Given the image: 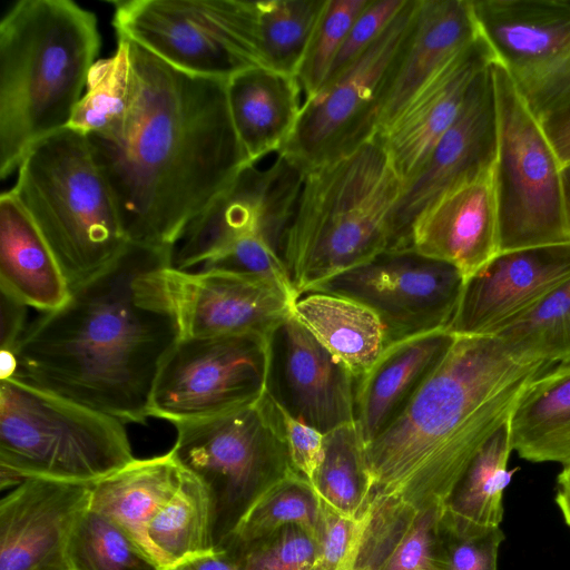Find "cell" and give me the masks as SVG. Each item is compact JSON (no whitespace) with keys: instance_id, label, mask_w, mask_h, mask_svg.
<instances>
[{"instance_id":"26","label":"cell","mask_w":570,"mask_h":570,"mask_svg":"<svg viewBox=\"0 0 570 570\" xmlns=\"http://www.w3.org/2000/svg\"><path fill=\"white\" fill-rule=\"evenodd\" d=\"M442 512L373 495L351 570H441L436 534Z\"/></svg>"},{"instance_id":"46","label":"cell","mask_w":570,"mask_h":570,"mask_svg":"<svg viewBox=\"0 0 570 570\" xmlns=\"http://www.w3.org/2000/svg\"><path fill=\"white\" fill-rule=\"evenodd\" d=\"M541 126L550 140L561 165L570 163V106L559 110L544 120Z\"/></svg>"},{"instance_id":"50","label":"cell","mask_w":570,"mask_h":570,"mask_svg":"<svg viewBox=\"0 0 570 570\" xmlns=\"http://www.w3.org/2000/svg\"><path fill=\"white\" fill-rule=\"evenodd\" d=\"M561 177L564 209L570 225V163L562 166Z\"/></svg>"},{"instance_id":"8","label":"cell","mask_w":570,"mask_h":570,"mask_svg":"<svg viewBox=\"0 0 570 570\" xmlns=\"http://www.w3.org/2000/svg\"><path fill=\"white\" fill-rule=\"evenodd\" d=\"M170 450L205 488L220 549L257 497L292 466L278 409L267 392L243 407L178 422Z\"/></svg>"},{"instance_id":"3","label":"cell","mask_w":570,"mask_h":570,"mask_svg":"<svg viewBox=\"0 0 570 570\" xmlns=\"http://www.w3.org/2000/svg\"><path fill=\"white\" fill-rule=\"evenodd\" d=\"M551 367L513 356L495 336L455 335L405 409L366 445L372 494L443 508L528 385Z\"/></svg>"},{"instance_id":"29","label":"cell","mask_w":570,"mask_h":570,"mask_svg":"<svg viewBox=\"0 0 570 570\" xmlns=\"http://www.w3.org/2000/svg\"><path fill=\"white\" fill-rule=\"evenodd\" d=\"M184 472L171 451L135 459L90 485L89 508L118 522L148 549L147 528L176 493Z\"/></svg>"},{"instance_id":"45","label":"cell","mask_w":570,"mask_h":570,"mask_svg":"<svg viewBox=\"0 0 570 570\" xmlns=\"http://www.w3.org/2000/svg\"><path fill=\"white\" fill-rule=\"evenodd\" d=\"M24 303L0 291V351L14 352L28 324Z\"/></svg>"},{"instance_id":"25","label":"cell","mask_w":570,"mask_h":570,"mask_svg":"<svg viewBox=\"0 0 570 570\" xmlns=\"http://www.w3.org/2000/svg\"><path fill=\"white\" fill-rule=\"evenodd\" d=\"M479 36L470 0H419L380 131L434 75Z\"/></svg>"},{"instance_id":"9","label":"cell","mask_w":570,"mask_h":570,"mask_svg":"<svg viewBox=\"0 0 570 570\" xmlns=\"http://www.w3.org/2000/svg\"><path fill=\"white\" fill-rule=\"evenodd\" d=\"M498 147L492 180L499 253L570 242L562 165L507 72L492 63Z\"/></svg>"},{"instance_id":"12","label":"cell","mask_w":570,"mask_h":570,"mask_svg":"<svg viewBox=\"0 0 570 570\" xmlns=\"http://www.w3.org/2000/svg\"><path fill=\"white\" fill-rule=\"evenodd\" d=\"M267 372V336L180 337L157 374L149 417L175 424L252 404L266 393Z\"/></svg>"},{"instance_id":"33","label":"cell","mask_w":570,"mask_h":570,"mask_svg":"<svg viewBox=\"0 0 570 570\" xmlns=\"http://www.w3.org/2000/svg\"><path fill=\"white\" fill-rule=\"evenodd\" d=\"M312 485L338 513L361 519L372 500L366 446L355 422L324 434L323 456Z\"/></svg>"},{"instance_id":"34","label":"cell","mask_w":570,"mask_h":570,"mask_svg":"<svg viewBox=\"0 0 570 570\" xmlns=\"http://www.w3.org/2000/svg\"><path fill=\"white\" fill-rule=\"evenodd\" d=\"M320 509L313 485L292 471L257 497L220 549L236 550L289 524H299L317 537Z\"/></svg>"},{"instance_id":"32","label":"cell","mask_w":570,"mask_h":570,"mask_svg":"<svg viewBox=\"0 0 570 570\" xmlns=\"http://www.w3.org/2000/svg\"><path fill=\"white\" fill-rule=\"evenodd\" d=\"M146 540L163 568L215 549L207 492L188 471L176 493L150 521Z\"/></svg>"},{"instance_id":"11","label":"cell","mask_w":570,"mask_h":570,"mask_svg":"<svg viewBox=\"0 0 570 570\" xmlns=\"http://www.w3.org/2000/svg\"><path fill=\"white\" fill-rule=\"evenodd\" d=\"M118 38L137 43L181 71L227 80L266 67L258 40L256 1H111Z\"/></svg>"},{"instance_id":"41","label":"cell","mask_w":570,"mask_h":570,"mask_svg":"<svg viewBox=\"0 0 570 570\" xmlns=\"http://www.w3.org/2000/svg\"><path fill=\"white\" fill-rule=\"evenodd\" d=\"M504 540L500 527L459 524L443 517L436 534L441 570H498L499 548Z\"/></svg>"},{"instance_id":"47","label":"cell","mask_w":570,"mask_h":570,"mask_svg":"<svg viewBox=\"0 0 570 570\" xmlns=\"http://www.w3.org/2000/svg\"><path fill=\"white\" fill-rule=\"evenodd\" d=\"M163 570H239V568L235 558L226 550L213 549L163 568Z\"/></svg>"},{"instance_id":"23","label":"cell","mask_w":570,"mask_h":570,"mask_svg":"<svg viewBox=\"0 0 570 570\" xmlns=\"http://www.w3.org/2000/svg\"><path fill=\"white\" fill-rule=\"evenodd\" d=\"M454 338L450 331L438 330L392 343L358 379L355 423L365 446L405 409Z\"/></svg>"},{"instance_id":"21","label":"cell","mask_w":570,"mask_h":570,"mask_svg":"<svg viewBox=\"0 0 570 570\" xmlns=\"http://www.w3.org/2000/svg\"><path fill=\"white\" fill-rule=\"evenodd\" d=\"M493 62V53L480 35L379 132L402 185L454 122L476 77Z\"/></svg>"},{"instance_id":"22","label":"cell","mask_w":570,"mask_h":570,"mask_svg":"<svg viewBox=\"0 0 570 570\" xmlns=\"http://www.w3.org/2000/svg\"><path fill=\"white\" fill-rule=\"evenodd\" d=\"M404 249L452 265L465 281L481 271L499 253L492 174L425 208L414 220Z\"/></svg>"},{"instance_id":"16","label":"cell","mask_w":570,"mask_h":570,"mask_svg":"<svg viewBox=\"0 0 570 570\" xmlns=\"http://www.w3.org/2000/svg\"><path fill=\"white\" fill-rule=\"evenodd\" d=\"M498 115L492 65L474 80L461 111L424 163L403 185L389 249H403L416 217L449 191L492 174Z\"/></svg>"},{"instance_id":"19","label":"cell","mask_w":570,"mask_h":570,"mask_svg":"<svg viewBox=\"0 0 570 570\" xmlns=\"http://www.w3.org/2000/svg\"><path fill=\"white\" fill-rule=\"evenodd\" d=\"M568 279L570 242L498 253L465 281L448 330L497 336Z\"/></svg>"},{"instance_id":"6","label":"cell","mask_w":570,"mask_h":570,"mask_svg":"<svg viewBox=\"0 0 570 570\" xmlns=\"http://www.w3.org/2000/svg\"><path fill=\"white\" fill-rule=\"evenodd\" d=\"M10 191L49 245L70 288L105 269L128 243L86 136L69 127L28 150Z\"/></svg>"},{"instance_id":"42","label":"cell","mask_w":570,"mask_h":570,"mask_svg":"<svg viewBox=\"0 0 570 570\" xmlns=\"http://www.w3.org/2000/svg\"><path fill=\"white\" fill-rule=\"evenodd\" d=\"M361 530L362 518L343 515L321 500L318 549L311 570H351Z\"/></svg>"},{"instance_id":"13","label":"cell","mask_w":570,"mask_h":570,"mask_svg":"<svg viewBox=\"0 0 570 570\" xmlns=\"http://www.w3.org/2000/svg\"><path fill=\"white\" fill-rule=\"evenodd\" d=\"M494 62L541 122L570 106L568 0H470Z\"/></svg>"},{"instance_id":"10","label":"cell","mask_w":570,"mask_h":570,"mask_svg":"<svg viewBox=\"0 0 570 570\" xmlns=\"http://www.w3.org/2000/svg\"><path fill=\"white\" fill-rule=\"evenodd\" d=\"M417 6L419 0H406L361 56L304 100L296 127L279 154L306 173L351 154L380 132Z\"/></svg>"},{"instance_id":"2","label":"cell","mask_w":570,"mask_h":570,"mask_svg":"<svg viewBox=\"0 0 570 570\" xmlns=\"http://www.w3.org/2000/svg\"><path fill=\"white\" fill-rule=\"evenodd\" d=\"M175 247L127 243L67 302L31 322L14 376L122 422L144 423L159 368L180 338L163 282Z\"/></svg>"},{"instance_id":"37","label":"cell","mask_w":570,"mask_h":570,"mask_svg":"<svg viewBox=\"0 0 570 570\" xmlns=\"http://www.w3.org/2000/svg\"><path fill=\"white\" fill-rule=\"evenodd\" d=\"M325 0L256 1L259 47L265 66L295 75Z\"/></svg>"},{"instance_id":"36","label":"cell","mask_w":570,"mask_h":570,"mask_svg":"<svg viewBox=\"0 0 570 570\" xmlns=\"http://www.w3.org/2000/svg\"><path fill=\"white\" fill-rule=\"evenodd\" d=\"M495 337L523 361L570 364V279Z\"/></svg>"},{"instance_id":"5","label":"cell","mask_w":570,"mask_h":570,"mask_svg":"<svg viewBox=\"0 0 570 570\" xmlns=\"http://www.w3.org/2000/svg\"><path fill=\"white\" fill-rule=\"evenodd\" d=\"M401 190L380 134L304 174L283 255L297 297L389 249Z\"/></svg>"},{"instance_id":"48","label":"cell","mask_w":570,"mask_h":570,"mask_svg":"<svg viewBox=\"0 0 570 570\" xmlns=\"http://www.w3.org/2000/svg\"><path fill=\"white\" fill-rule=\"evenodd\" d=\"M556 502L570 528V464L564 465L557 478Z\"/></svg>"},{"instance_id":"7","label":"cell","mask_w":570,"mask_h":570,"mask_svg":"<svg viewBox=\"0 0 570 570\" xmlns=\"http://www.w3.org/2000/svg\"><path fill=\"white\" fill-rule=\"evenodd\" d=\"M124 422L17 376L0 383V488L92 484L131 463Z\"/></svg>"},{"instance_id":"1","label":"cell","mask_w":570,"mask_h":570,"mask_svg":"<svg viewBox=\"0 0 570 570\" xmlns=\"http://www.w3.org/2000/svg\"><path fill=\"white\" fill-rule=\"evenodd\" d=\"M129 42L126 112L118 126L85 136L127 242L175 247L249 164L226 80L181 71Z\"/></svg>"},{"instance_id":"40","label":"cell","mask_w":570,"mask_h":570,"mask_svg":"<svg viewBox=\"0 0 570 570\" xmlns=\"http://www.w3.org/2000/svg\"><path fill=\"white\" fill-rule=\"evenodd\" d=\"M317 537L299 524L286 525L230 553L239 570H311L317 556Z\"/></svg>"},{"instance_id":"18","label":"cell","mask_w":570,"mask_h":570,"mask_svg":"<svg viewBox=\"0 0 570 570\" xmlns=\"http://www.w3.org/2000/svg\"><path fill=\"white\" fill-rule=\"evenodd\" d=\"M180 337L269 333L288 315L296 297L277 284L222 272L163 271Z\"/></svg>"},{"instance_id":"39","label":"cell","mask_w":570,"mask_h":570,"mask_svg":"<svg viewBox=\"0 0 570 570\" xmlns=\"http://www.w3.org/2000/svg\"><path fill=\"white\" fill-rule=\"evenodd\" d=\"M370 0H325L296 72L304 100L327 79L347 32Z\"/></svg>"},{"instance_id":"43","label":"cell","mask_w":570,"mask_h":570,"mask_svg":"<svg viewBox=\"0 0 570 570\" xmlns=\"http://www.w3.org/2000/svg\"><path fill=\"white\" fill-rule=\"evenodd\" d=\"M405 2L370 0L351 26L327 79L361 56L386 30Z\"/></svg>"},{"instance_id":"44","label":"cell","mask_w":570,"mask_h":570,"mask_svg":"<svg viewBox=\"0 0 570 570\" xmlns=\"http://www.w3.org/2000/svg\"><path fill=\"white\" fill-rule=\"evenodd\" d=\"M277 409L292 466L312 484L323 456L324 434Z\"/></svg>"},{"instance_id":"17","label":"cell","mask_w":570,"mask_h":570,"mask_svg":"<svg viewBox=\"0 0 570 570\" xmlns=\"http://www.w3.org/2000/svg\"><path fill=\"white\" fill-rule=\"evenodd\" d=\"M266 392L323 434L355 422L357 379L292 313L267 336Z\"/></svg>"},{"instance_id":"27","label":"cell","mask_w":570,"mask_h":570,"mask_svg":"<svg viewBox=\"0 0 570 570\" xmlns=\"http://www.w3.org/2000/svg\"><path fill=\"white\" fill-rule=\"evenodd\" d=\"M0 291L42 313L63 305L71 292L49 245L10 190L0 195Z\"/></svg>"},{"instance_id":"49","label":"cell","mask_w":570,"mask_h":570,"mask_svg":"<svg viewBox=\"0 0 570 570\" xmlns=\"http://www.w3.org/2000/svg\"><path fill=\"white\" fill-rule=\"evenodd\" d=\"M0 379H8L14 376L17 373L18 364L14 352L0 351Z\"/></svg>"},{"instance_id":"4","label":"cell","mask_w":570,"mask_h":570,"mask_svg":"<svg viewBox=\"0 0 570 570\" xmlns=\"http://www.w3.org/2000/svg\"><path fill=\"white\" fill-rule=\"evenodd\" d=\"M94 12L70 0H20L0 22V178L69 126L97 61Z\"/></svg>"},{"instance_id":"35","label":"cell","mask_w":570,"mask_h":570,"mask_svg":"<svg viewBox=\"0 0 570 570\" xmlns=\"http://www.w3.org/2000/svg\"><path fill=\"white\" fill-rule=\"evenodd\" d=\"M66 564L67 570H163L128 530L89 507L70 534Z\"/></svg>"},{"instance_id":"38","label":"cell","mask_w":570,"mask_h":570,"mask_svg":"<svg viewBox=\"0 0 570 570\" xmlns=\"http://www.w3.org/2000/svg\"><path fill=\"white\" fill-rule=\"evenodd\" d=\"M129 86L130 42L118 38L115 53L97 60L90 68L86 92L76 106L68 127L88 135L118 126L127 109Z\"/></svg>"},{"instance_id":"14","label":"cell","mask_w":570,"mask_h":570,"mask_svg":"<svg viewBox=\"0 0 570 570\" xmlns=\"http://www.w3.org/2000/svg\"><path fill=\"white\" fill-rule=\"evenodd\" d=\"M464 283L463 275L452 265L412 249H386L308 292L331 293L362 303L380 318L390 345L448 330Z\"/></svg>"},{"instance_id":"20","label":"cell","mask_w":570,"mask_h":570,"mask_svg":"<svg viewBox=\"0 0 570 570\" xmlns=\"http://www.w3.org/2000/svg\"><path fill=\"white\" fill-rule=\"evenodd\" d=\"M90 485L32 478L1 499L0 570H67V544Z\"/></svg>"},{"instance_id":"24","label":"cell","mask_w":570,"mask_h":570,"mask_svg":"<svg viewBox=\"0 0 570 570\" xmlns=\"http://www.w3.org/2000/svg\"><path fill=\"white\" fill-rule=\"evenodd\" d=\"M230 119L249 165L277 154L292 136L304 104L295 75L252 67L226 80Z\"/></svg>"},{"instance_id":"28","label":"cell","mask_w":570,"mask_h":570,"mask_svg":"<svg viewBox=\"0 0 570 570\" xmlns=\"http://www.w3.org/2000/svg\"><path fill=\"white\" fill-rule=\"evenodd\" d=\"M292 313L357 380L387 346L377 315L355 299L306 292L295 299Z\"/></svg>"},{"instance_id":"30","label":"cell","mask_w":570,"mask_h":570,"mask_svg":"<svg viewBox=\"0 0 570 570\" xmlns=\"http://www.w3.org/2000/svg\"><path fill=\"white\" fill-rule=\"evenodd\" d=\"M512 450L533 463L570 464V364L537 376L510 417Z\"/></svg>"},{"instance_id":"31","label":"cell","mask_w":570,"mask_h":570,"mask_svg":"<svg viewBox=\"0 0 570 570\" xmlns=\"http://www.w3.org/2000/svg\"><path fill=\"white\" fill-rule=\"evenodd\" d=\"M510 419L475 454L443 507L452 522L475 527H500L503 492L514 470H508L512 452Z\"/></svg>"},{"instance_id":"15","label":"cell","mask_w":570,"mask_h":570,"mask_svg":"<svg viewBox=\"0 0 570 570\" xmlns=\"http://www.w3.org/2000/svg\"><path fill=\"white\" fill-rule=\"evenodd\" d=\"M304 171L283 154L268 166H245L187 227L171 266L196 271L237 243L261 238L283 257Z\"/></svg>"}]
</instances>
